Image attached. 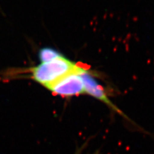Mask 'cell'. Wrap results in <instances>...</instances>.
<instances>
[{"mask_svg": "<svg viewBox=\"0 0 154 154\" xmlns=\"http://www.w3.org/2000/svg\"><path fill=\"white\" fill-rule=\"evenodd\" d=\"M76 154H79V152H77V153H76Z\"/></svg>", "mask_w": 154, "mask_h": 154, "instance_id": "8992f818", "label": "cell"}, {"mask_svg": "<svg viewBox=\"0 0 154 154\" xmlns=\"http://www.w3.org/2000/svg\"><path fill=\"white\" fill-rule=\"evenodd\" d=\"M62 54L51 47H44L42 48L38 52V59L40 61V63L43 62H48L54 60L61 57Z\"/></svg>", "mask_w": 154, "mask_h": 154, "instance_id": "277c9868", "label": "cell"}, {"mask_svg": "<svg viewBox=\"0 0 154 154\" xmlns=\"http://www.w3.org/2000/svg\"><path fill=\"white\" fill-rule=\"evenodd\" d=\"M82 76L85 85V94L92 96L93 98L102 102L108 106L109 109H111L112 111L122 116L124 119L131 122L132 124H134L132 120L110 100L109 97L108 93L93 75V72L87 69L83 73Z\"/></svg>", "mask_w": 154, "mask_h": 154, "instance_id": "3957f363", "label": "cell"}, {"mask_svg": "<svg viewBox=\"0 0 154 154\" xmlns=\"http://www.w3.org/2000/svg\"><path fill=\"white\" fill-rule=\"evenodd\" d=\"M93 154H99V153H98V152H96V153H94Z\"/></svg>", "mask_w": 154, "mask_h": 154, "instance_id": "5b68a950", "label": "cell"}, {"mask_svg": "<svg viewBox=\"0 0 154 154\" xmlns=\"http://www.w3.org/2000/svg\"><path fill=\"white\" fill-rule=\"evenodd\" d=\"M87 69L81 66L79 69L62 77L46 89L53 94L64 98L85 94V85L82 74Z\"/></svg>", "mask_w": 154, "mask_h": 154, "instance_id": "7a4b0ae2", "label": "cell"}, {"mask_svg": "<svg viewBox=\"0 0 154 154\" xmlns=\"http://www.w3.org/2000/svg\"><path fill=\"white\" fill-rule=\"evenodd\" d=\"M80 67L76 62L62 55L57 59L39 63L32 67L29 73L33 80L46 88L62 77L77 70Z\"/></svg>", "mask_w": 154, "mask_h": 154, "instance_id": "6da1fadb", "label": "cell"}]
</instances>
